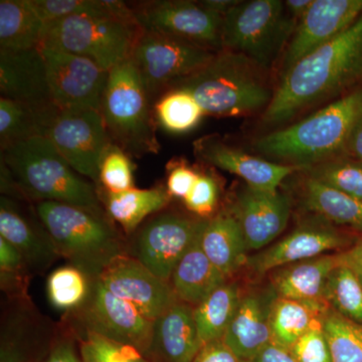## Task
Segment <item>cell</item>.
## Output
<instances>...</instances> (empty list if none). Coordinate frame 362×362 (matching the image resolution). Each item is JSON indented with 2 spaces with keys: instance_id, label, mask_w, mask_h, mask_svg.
I'll return each instance as SVG.
<instances>
[{
  "instance_id": "1",
  "label": "cell",
  "mask_w": 362,
  "mask_h": 362,
  "mask_svg": "<svg viewBox=\"0 0 362 362\" xmlns=\"http://www.w3.org/2000/svg\"><path fill=\"white\" fill-rule=\"evenodd\" d=\"M361 85L362 14L279 77L273 99L262 114V126L270 131L284 127L304 112L337 101Z\"/></svg>"
},
{
  "instance_id": "2",
  "label": "cell",
  "mask_w": 362,
  "mask_h": 362,
  "mask_svg": "<svg viewBox=\"0 0 362 362\" xmlns=\"http://www.w3.org/2000/svg\"><path fill=\"white\" fill-rule=\"evenodd\" d=\"M361 117L362 87L297 122L259 136L252 148L272 160L307 170L346 156L350 133Z\"/></svg>"
},
{
  "instance_id": "3",
  "label": "cell",
  "mask_w": 362,
  "mask_h": 362,
  "mask_svg": "<svg viewBox=\"0 0 362 362\" xmlns=\"http://www.w3.org/2000/svg\"><path fill=\"white\" fill-rule=\"evenodd\" d=\"M1 164L21 197L103 214L96 187L71 168L47 138L37 136L1 149Z\"/></svg>"
},
{
  "instance_id": "4",
  "label": "cell",
  "mask_w": 362,
  "mask_h": 362,
  "mask_svg": "<svg viewBox=\"0 0 362 362\" xmlns=\"http://www.w3.org/2000/svg\"><path fill=\"white\" fill-rule=\"evenodd\" d=\"M267 74L243 54L221 51L204 68L171 89L189 92L206 115L250 116L265 111L273 99L275 88Z\"/></svg>"
},
{
  "instance_id": "5",
  "label": "cell",
  "mask_w": 362,
  "mask_h": 362,
  "mask_svg": "<svg viewBox=\"0 0 362 362\" xmlns=\"http://www.w3.org/2000/svg\"><path fill=\"white\" fill-rule=\"evenodd\" d=\"M35 211L61 258L90 280L125 256L123 240L103 214L57 202H37Z\"/></svg>"
},
{
  "instance_id": "6",
  "label": "cell",
  "mask_w": 362,
  "mask_h": 362,
  "mask_svg": "<svg viewBox=\"0 0 362 362\" xmlns=\"http://www.w3.org/2000/svg\"><path fill=\"white\" fill-rule=\"evenodd\" d=\"M100 112L112 143L128 156L158 153L154 108L131 59L109 71Z\"/></svg>"
},
{
  "instance_id": "7",
  "label": "cell",
  "mask_w": 362,
  "mask_h": 362,
  "mask_svg": "<svg viewBox=\"0 0 362 362\" xmlns=\"http://www.w3.org/2000/svg\"><path fill=\"white\" fill-rule=\"evenodd\" d=\"M142 32L136 21L109 16H68L45 23L40 47L82 57L110 71L131 59Z\"/></svg>"
},
{
  "instance_id": "8",
  "label": "cell",
  "mask_w": 362,
  "mask_h": 362,
  "mask_svg": "<svg viewBox=\"0 0 362 362\" xmlns=\"http://www.w3.org/2000/svg\"><path fill=\"white\" fill-rule=\"evenodd\" d=\"M296 26L281 0L239 1L223 16L221 51L243 54L269 71Z\"/></svg>"
},
{
  "instance_id": "9",
  "label": "cell",
  "mask_w": 362,
  "mask_h": 362,
  "mask_svg": "<svg viewBox=\"0 0 362 362\" xmlns=\"http://www.w3.org/2000/svg\"><path fill=\"white\" fill-rule=\"evenodd\" d=\"M216 54L185 40L143 30L131 61L152 101L201 70Z\"/></svg>"
},
{
  "instance_id": "10",
  "label": "cell",
  "mask_w": 362,
  "mask_h": 362,
  "mask_svg": "<svg viewBox=\"0 0 362 362\" xmlns=\"http://www.w3.org/2000/svg\"><path fill=\"white\" fill-rule=\"evenodd\" d=\"M144 32L160 33L185 40L209 51H221L223 16L206 8L201 1L156 0L132 6Z\"/></svg>"
},
{
  "instance_id": "11",
  "label": "cell",
  "mask_w": 362,
  "mask_h": 362,
  "mask_svg": "<svg viewBox=\"0 0 362 362\" xmlns=\"http://www.w3.org/2000/svg\"><path fill=\"white\" fill-rule=\"evenodd\" d=\"M45 137L78 175L99 183L100 165L112 144L100 110H61Z\"/></svg>"
},
{
  "instance_id": "12",
  "label": "cell",
  "mask_w": 362,
  "mask_h": 362,
  "mask_svg": "<svg viewBox=\"0 0 362 362\" xmlns=\"http://www.w3.org/2000/svg\"><path fill=\"white\" fill-rule=\"evenodd\" d=\"M74 314L82 330L132 345L143 354L151 347L153 321L107 290L99 279L90 280L89 295Z\"/></svg>"
},
{
  "instance_id": "13",
  "label": "cell",
  "mask_w": 362,
  "mask_h": 362,
  "mask_svg": "<svg viewBox=\"0 0 362 362\" xmlns=\"http://www.w3.org/2000/svg\"><path fill=\"white\" fill-rule=\"evenodd\" d=\"M206 220L177 213L154 216L138 233L133 258L159 278L170 281L176 265L201 235Z\"/></svg>"
},
{
  "instance_id": "14",
  "label": "cell",
  "mask_w": 362,
  "mask_h": 362,
  "mask_svg": "<svg viewBox=\"0 0 362 362\" xmlns=\"http://www.w3.org/2000/svg\"><path fill=\"white\" fill-rule=\"evenodd\" d=\"M39 49L52 101L59 110H100L109 71L82 57L49 47Z\"/></svg>"
},
{
  "instance_id": "15",
  "label": "cell",
  "mask_w": 362,
  "mask_h": 362,
  "mask_svg": "<svg viewBox=\"0 0 362 362\" xmlns=\"http://www.w3.org/2000/svg\"><path fill=\"white\" fill-rule=\"evenodd\" d=\"M356 240L338 226L312 214L276 244L249 256L246 267L257 275H265L289 264L316 258L335 250L349 249Z\"/></svg>"
},
{
  "instance_id": "16",
  "label": "cell",
  "mask_w": 362,
  "mask_h": 362,
  "mask_svg": "<svg viewBox=\"0 0 362 362\" xmlns=\"http://www.w3.org/2000/svg\"><path fill=\"white\" fill-rule=\"evenodd\" d=\"M362 14V0H313L286 47L280 77L300 59L344 32Z\"/></svg>"
},
{
  "instance_id": "17",
  "label": "cell",
  "mask_w": 362,
  "mask_h": 362,
  "mask_svg": "<svg viewBox=\"0 0 362 362\" xmlns=\"http://www.w3.org/2000/svg\"><path fill=\"white\" fill-rule=\"evenodd\" d=\"M99 280L153 322L178 301L169 281L159 278L129 255L114 261Z\"/></svg>"
},
{
  "instance_id": "18",
  "label": "cell",
  "mask_w": 362,
  "mask_h": 362,
  "mask_svg": "<svg viewBox=\"0 0 362 362\" xmlns=\"http://www.w3.org/2000/svg\"><path fill=\"white\" fill-rule=\"evenodd\" d=\"M194 156L204 163L239 176L247 187L259 192H276L283 181L305 169L285 165L252 156L223 141L220 136L207 135L194 144Z\"/></svg>"
},
{
  "instance_id": "19",
  "label": "cell",
  "mask_w": 362,
  "mask_h": 362,
  "mask_svg": "<svg viewBox=\"0 0 362 362\" xmlns=\"http://www.w3.org/2000/svg\"><path fill=\"white\" fill-rule=\"evenodd\" d=\"M0 94L49 119L61 111L52 101L40 49L0 52Z\"/></svg>"
},
{
  "instance_id": "20",
  "label": "cell",
  "mask_w": 362,
  "mask_h": 362,
  "mask_svg": "<svg viewBox=\"0 0 362 362\" xmlns=\"http://www.w3.org/2000/svg\"><path fill=\"white\" fill-rule=\"evenodd\" d=\"M292 211V197L285 192H266L246 187L230 206L238 221L247 251H259L283 233Z\"/></svg>"
},
{
  "instance_id": "21",
  "label": "cell",
  "mask_w": 362,
  "mask_h": 362,
  "mask_svg": "<svg viewBox=\"0 0 362 362\" xmlns=\"http://www.w3.org/2000/svg\"><path fill=\"white\" fill-rule=\"evenodd\" d=\"M277 297L271 285L242 294L223 340L243 361H251L272 342L271 311Z\"/></svg>"
},
{
  "instance_id": "22",
  "label": "cell",
  "mask_w": 362,
  "mask_h": 362,
  "mask_svg": "<svg viewBox=\"0 0 362 362\" xmlns=\"http://www.w3.org/2000/svg\"><path fill=\"white\" fill-rule=\"evenodd\" d=\"M0 237L20 251L30 273L44 272L61 258L37 214L28 216L6 195L0 199Z\"/></svg>"
},
{
  "instance_id": "23",
  "label": "cell",
  "mask_w": 362,
  "mask_h": 362,
  "mask_svg": "<svg viewBox=\"0 0 362 362\" xmlns=\"http://www.w3.org/2000/svg\"><path fill=\"white\" fill-rule=\"evenodd\" d=\"M338 265V254L289 264L272 272L271 286L278 297L329 309L324 293L331 272Z\"/></svg>"
},
{
  "instance_id": "24",
  "label": "cell",
  "mask_w": 362,
  "mask_h": 362,
  "mask_svg": "<svg viewBox=\"0 0 362 362\" xmlns=\"http://www.w3.org/2000/svg\"><path fill=\"white\" fill-rule=\"evenodd\" d=\"M202 346L190 305L177 301L154 322L149 351L162 361L192 362Z\"/></svg>"
},
{
  "instance_id": "25",
  "label": "cell",
  "mask_w": 362,
  "mask_h": 362,
  "mask_svg": "<svg viewBox=\"0 0 362 362\" xmlns=\"http://www.w3.org/2000/svg\"><path fill=\"white\" fill-rule=\"evenodd\" d=\"M201 246L207 258L226 278L247 265L249 256L244 233L228 211L207 218L201 235Z\"/></svg>"
},
{
  "instance_id": "26",
  "label": "cell",
  "mask_w": 362,
  "mask_h": 362,
  "mask_svg": "<svg viewBox=\"0 0 362 362\" xmlns=\"http://www.w3.org/2000/svg\"><path fill=\"white\" fill-rule=\"evenodd\" d=\"M226 280L204 254L199 235L178 262L169 282L178 301L195 307Z\"/></svg>"
},
{
  "instance_id": "27",
  "label": "cell",
  "mask_w": 362,
  "mask_h": 362,
  "mask_svg": "<svg viewBox=\"0 0 362 362\" xmlns=\"http://www.w3.org/2000/svg\"><path fill=\"white\" fill-rule=\"evenodd\" d=\"M304 175V173H303ZM302 206L337 226L362 233V201L304 175Z\"/></svg>"
},
{
  "instance_id": "28",
  "label": "cell",
  "mask_w": 362,
  "mask_h": 362,
  "mask_svg": "<svg viewBox=\"0 0 362 362\" xmlns=\"http://www.w3.org/2000/svg\"><path fill=\"white\" fill-rule=\"evenodd\" d=\"M45 25L32 0H1L0 52L39 49Z\"/></svg>"
},
{
  "instance_id": "29",
  "label": "cell",
  "mask_w": 362,
  "mask_h": 362,
  "mask_svg": "<svg viewBox=\"0 0 362 362\" xmlns=\"http://www.w3.org/2000/svg\"><path fill=\"white\" fill-rule=\"evenodd\" d=\"M170 199L166 188L158 187L139 189L133 187L120 194L106 192L104 204L112 220L119 223L124 232L130 235L150 214L163 211Z\"/></svg>"
},
{
  "instance_id": "30",
  "label": "cell",
  "mask_w": 362,
  "mask_h": 362,
  "mask_svg": "<svg viewBox=\"0 0 362 362\" xmlns=\"http://www.w3.org/2000/svg\"><path fill=\"white\" fill-rule=\"evenodd\" d=\"M329 309L276 298L271 311L272 342L291 349L302 335L316 324L322 322L324 315Z\"/></svg>"
},
{
  "instance_id": "31",
  "label": "cell",
  "mask_w": 362,
  "mask_h": 362,
  "mask_svg": "<svg viewBox=\"0 0 362 362\" xmlns=\"http://www.w3.org/2000/svg\"><path fill=\"white\" fill-rule=\"evenodd\" d=\"M242 293L235 283H225L194 307L195 324L202 344L223 339L232 322Z\"/></svg>"
},
{
  "instance_id": "32",
  "label": "cell",
  "mask_w": 362,
  "mask_h": 362,
  "mask_svg": "<svg viewBox=\"0 0 362 362\" xmlns=\"http://www.w3.org/2000/svg\"><path fill=\"white\" fill-rule=\"evenodd\" d=\"M45 23L73 16H109L136 21L129 4L118 0H32Z\"/></svg>"
},
{
  "instance_id": "33",
  "label": "cell",
  "mask_w": 362,
  "mask_h": 362,
  "mask_svg": "<svg viewBox=\"0 0 362 362\" xmlns=\"http://www.w3.org/2000/svg\"><path fill=\"white\" fill-rule=\"evenodd\" d=\"M54 119L47 118L18 102L0 98L1 149L37 136L45 137Z\"/></svg>"
},
{
  "instance_id": "34",
  "label": "cell",
  "mask_w": 362,
  "mask_h": 362,
  "mask_svg": "<svg viewBox=\"0 0 362 362\" xmlns=\"http://www.w3.org/2000/svg\"><path fill=\"white\" fill-rule=\"evenodd\" d=\"M154 114L159 125L173 134H185L194 130L206 115L195 98L180 88L168 90L157 100Z\"/></svg>"
},
{
  "instance_id": "35",
  "label": "cell",
  "mask_w": 362,
  "mask_h": 362,
  "mask_svg": "<svg viewBox=\"0 0 362 362\" xmlns=\"http://www.w3.org/2000/svg\"><path fill=\"white\" fill-rule=\"evenodd\" d=\"M324 298L331 309L362 325V283L351 267L339 263L331 272Z\"/></svg>"
},
{
  "instance_id": "36",
  "label": "cell",
  "mask_w": 362,
  "mask_h": 362,
  "mask_svg": "<svg viewBox=\"0 0 362 362\" xmlns=\"http://www.w3.org/2000/svg\"><path fill=\"white\" fill-rule=\"evenodd\" d=\"M45 328L44 320L28 305L11 309L2 320L1 362L23 361V350Z\"/></svg>"
},
{
  "instance_id": "37",
  "label": "cell",
  "mask_w": 362,
  "mask_h": 362,
  "mask_svg": "<svg viewBox=\"0 0 362 362\" xmlns=\"http://www.w3.org/2000/svg\"><path fill=\"white\" fill-rule=\"evenodd\" d=\"M323 329L333 362H362V325L333 309L323 317Z\"/></svg>"
},
{
  "instance_id": "38",
  "label": "cell",
  "mask_w": 362,
  "mask_h": 362,
  "mask_svg": "<svg viewBox=\"0 0 362 362\" xmlns=\"http://www.w3.org/2000/svg\"><path fill=\"white\" fill-rule=\"evenodd\" d=\"M90 283L87 275L76 267H61L47 278V297L56 308L74 311L87 299Z\"/></svg>"
},
{
  "instance_id": "39",
  "label": "cell",
  "mask_w": 362,
  "mask_h": 362,
  "mask_svg": "<svg viewBox=\"0 0 362 362\" xmlns=\"http://www.w3.org/2000/svg\"><path fill=\"white\" fill-rule=\"evenodd\" d=\"M302 173L362 201V164L349 156L322 162Z\"/></svg>"
},
{
  "instance_id": "40",
  "label": "cell",
  "mask_w": 362,
  "mask_h": 362,
  "mask_svg": "<svg viewBox=\"0 0 362 362\" xmlns=\"http://www.w3.org/2000/svg\"><path fill=\"white\" fill-rule=\"evenodd\" d=\"M80 356L83 362H147L140 350L114 341L90 331L82 330Z\"/></svg>"
},
{
  "instance_id": "41",
  "label": "cell",
  "mask_w": 362,
  "mask_h": 362,
  "mask_svg": "<svg viewBox=\"0 0 362 362\" xmlns=\"http://www.w3.org/2000/svg\"><path fill=\"white\" fill-rule=\"evenodd\" d=\"M99 183L110 194H120L134 187L133 164L130 156L113 143L102 159Z\"/></svg>"
},
{
  "instance_id": "42",
  "label": "cell",
  "mask_w": 362,
  "mask_h": 362,
  "mask_svg": "<svg viewBox=\"0 0 362 362\" xmlns=\"http://www.w3.org/2000/svg\"><path fill=\"white\" fill-rule=\"evenodd\" d=\"M0 273H1L2 289L13 294L21 295L23 281L30 271L20 251L1 237H0Z\"/></svg>"
},
{
  "instance_id": "43",
  "label": "cell",
  "mask_w": 362,
  "mask_h": 362,
  "mask_svg": "<svg viewBox=\"0 0 362 362\" xmlns=\"http://www.w3.org/2000/svg\"><path fill=\"white\" fill-rule=\"evenodd\" d=\"M218 185L213 176L199 173L194 187L183 202L188 211L197 218H209L218 206Z\"/></svg>"
},
{
  "instance_id": "44",
  "label": "cell",
  "mask_w": 362,
  "mask_h": 362,
  "mask_svg": "<svg viewBox=\"0 0 362 362\" xmlns=\"http://www.w3.org/2000/svg\"><path fill=\"white\" fill-rule=\"evenodd\" d=\"M290 351L298 362H333L323 321L302 335Z\"/></svg>"
},
{
  "instance_id": "45",
  "label": "cell",
  "mask_w": 362,
  "mask_h": 362,
  "mask_svg": "<svg viewBox=\"0 0 362 362\" xmlns=\"http://www.w3.org/2000/svg\"><path fill=\"white\" fill-rule=\"evenodd\" d=\"M199 175V173L187 165L185 161L173 162L169 168L166 185L169 195L185 201L197 182Z\"/></svg>"
},
{
  "instance_id": "46",
  "label": "cell",
  "mask_w": 362,
  "mask_h": 362,
  "mask_svg": "<svg viewBox=\"0 0 362 362\" xmlns=\"http://www.w3.org/2000/svg\"><path fill=\"white\" fill-rule=\"evenodd\" d=\"M192 362H244L223 339L206 343Z\"/></svg>"
},
{
  "instance_id": "47",
  "label": "cell",
  "mask_w": 362,
  "mask_h": 362,
  "mask_svg": "<svg viewBox=\"0 0 362 362\" xmlns=\"http://www.w3.org/2000/svg\"><path fill=\"white\" fill-rule=\"evenodd\" d=\"M40 362H83L78 356L75 345L70 338H59L52 345L47 356Z\"/></svg>"
},
{
  "instance_id": "48",
  "label": "cell",
  "mask_w": 362,
  "mask_h": 362,
  "mask_svg": "<svg viewBox=\"0 0 362 362\" xmlns=\"http://www.w3.org/2000/svg\"><path fill=\"white\" fill-rule=\"evenodd\" d=\"M247 362H298L291 351L271 342Z\"/></svg>"
},
{
  "instance_id": "49",
  "label": "cell",
  "mask_w": 362,
  "mask_h": 362,
  "mask_svg": "<svg viewBox=\"0 0 362 362\" xmlns=\"http://www.w3.org/2000/svg\"><path fill=\"white\" fill-rule=\"evenodd\" d=\"M346 156L362 164V117L350 133L346 144Z\"/></svg>"
},
{
  "instance_id": "50",
  "label": "cell",
  "mask_w": 362,
  "mask_h": 362,
  "mask_svg": "<svg viewBox=\"0 0 362 362\" xmlns=\"http://www.w3.org/2000/svg\"><path fill=\"white\" fill-rule=\"evenodd\" d=\"M313 0H288L285 1L286 11L296 21L297 25L310 8Z\"/></svg>"
},
{
  "instance_id": "51",
  "label": "cell",
  "mask_w": 362,
  "mask_h": 362,
  "mask_svg": "<svg viewBox=\"0 0 362 362\" xmlns=\"http://www.w3.org/2000/svg\"><path fill=\"white\" fill-rule=\"evenodd\" d=\"M339 263L362 264V238L357 239L349 249L338 252Z\"/></svg>"
},
{
  "instance_id": "52",
  "label": "cell",
  "mask_w": 362,
  "mask_h": 362,
  "mask_svg": "<svg viewBox=\"0 0 362 362\" xmlns=\"http://www.w3.org/2000/svg\"><path fill=\"white\" fill-rule=\"evenodd\" d=\"M206 8L214 13L225 16L226 13L230 11L235 4H238V0H204L201 1Z\"/></svg>"
},
{
  "instance_id": "53",
  "label": "cell",
  "mask_w": 362,
  "mask_h": 362,
  "mask_svg": "<svg viewBox=\"0 0 362 362\" xmlns=\"http://www.w3.org/2000/svg\"><path fill=\"white\" fill-rule=\"evenodd\" d=\"M344 264V263H343ZM349 267H351L354 269V271L356 272L357 276H358L359 280L361 281L362 283V264H346Z\"/></svg>"
}]
</instances>
